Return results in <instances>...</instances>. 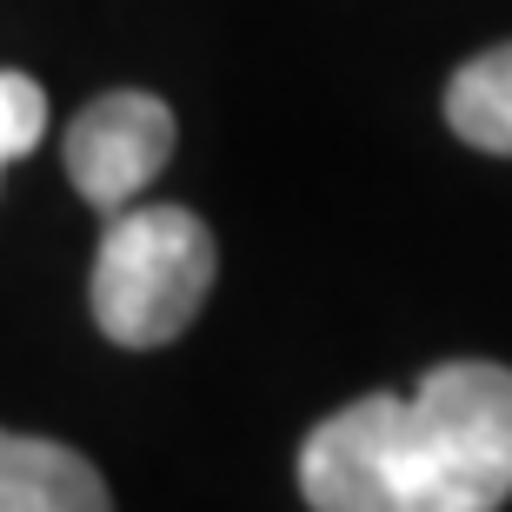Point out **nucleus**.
<instances>
[{
	"label": "nucleus",
	"mask_w": 512,
	"mask_h": 512,
	"mask_svg": "<svg viewBox=\"0 0 512 512\" xmlns=\"http://www.w3.org/2000/svg\"><path fill=\"white\" fill-rule=\"evenodd\" d=\"M213 286V233L187 207L107 213L94 253V320L127 353L180 340Z\"/></svg>",
	"instance_id": "2"
},
{
	"label": "nucleus",
	"mask_w": 512,
	"mask_h": 512,
	"mask_svg": "<svg viewBox=\"0 0 512 512\" xmlns=\"http://www.w3.org/2000/svg\"><path fill=\"white\" fill-rule=\"evenodd\" d=\"M313 512H499L512 499V366L446 360L413 393H366L300 446Z\"/></svg>",
	"instance_id": "1"
},
{
	"label": "nucleus",
	"mask_w": 512,
	"mask_h": 512,
	"mask_svg": "<svg viewBox=\"0 0 512 512\" xmlns=\"http://www.w3.org/2000/svg\"><path fill=\"white\" fill-rule=\"evenodd\" d=\"M47 133V94L27 74H0V173L27 160Z\"/></svg>",
	"instance_id": "6"
},
{
	"label": "nucleus",
	"mask_w": 512,
	"mask_h": 512,
	"mask_svg": "<svg viewBox=\"0 0 512 512\" xmlns=\"http://www.w3.org/2000/svg\"><path fill=\"white\" fill-rule=\"evenodd\" d=\"M446 127L479 153H512V40L486 47L446 87Z\"/></svg>",
	"instance_id": "5"
},
{
	"label": "nucleus",
	"mask_w": 512,
	"mask_h": 512,
	"mask_svg": "<svg viewBox=\"0 0 512 512\" xmlns=\"http://www.w3.org/2000/svg\"><path fill=\"white\" fill-rule=\"evenodd\" d=\"M173 160V114L153 94H100L94 107H80L67 127V180L80 187V200L100 213L133 207L140 193L160 180V167Z\"/></svg>",
	"instance_id": "3"
},
{
	"label": "nucleus",
	"mask_w": 512,
	"mask_h": 512,
	"mask_svg": "<svg viewBox=\"0 0 512 512\" xmlns=\"http://www.w3.org/2000/svg\"><path fill=\"white\" fill-rule=\"evenodd\" d=\"M0 512H114V493L74 446L0 426Z\"/></svg>",
	"instance_id": "4"
}]
</instances>
